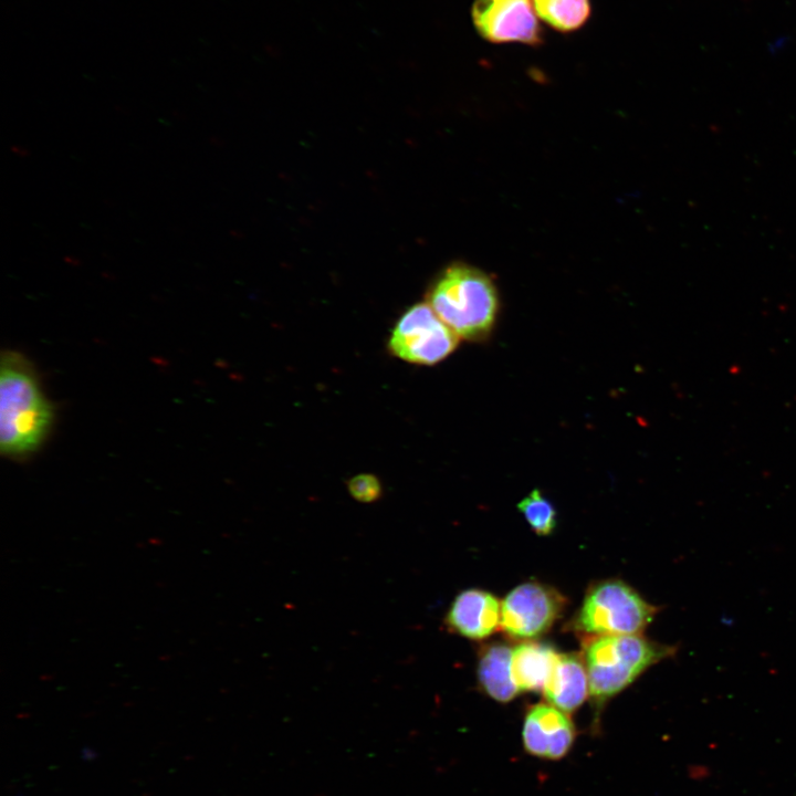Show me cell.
Wrapping results in <instances>:
<instances>
[{
    "label": "cell",
    "instance_id": "obj_7",
    "mask_svg": "<svg viewBox=\"0 0 796 796\" xmlns=\"http://www.w3.org/2000/svg\"><path fill=\"white\" fill-rule=\"evenodd\" d=\"M471 18L479 35L490 43L537 46L544 41L532 0H474Z\"/></svg>",
    "mask_w": 796,
    "mask_h": 796
},
{
    "label": "cell",
    "instance_id": "obj_15",
    "mask_svg": "<svg viewBox=\"0 0 796 796\" xmlns=\"http://www.w3.org/2000/svg\"><path fill=\"white\" fill-rule=\"evenodd\" d=\"M349 494L358 502L373 503L381 496V483L377 476L368 473L353 476L347 482Z\"/></svg>",
    "mask_w": 796,
    "mask_h": 796
},
{
    "label": "cell",
    "instance_id": "obj_10",
    "mask_svg": "<svg viewBox=\"0 0 796 796\" xmlns=\"http://www.w3.org/2000/svg\"><path fill=\"white\" fill-rule=\"evenodd\" d=\"M546 701L572 713L589 694L588 674L584 657L578 653H559L543 690Z\"/></svg>",
    "mask_w": 796,
    "mask_h": 796
},
{
    "label": "cell",
    "instance_id": "obj_9",
    "mask_svg": "<svg viewBox=\"0 0 796 796\" xmlns=\"http://www.w3.org/2000/svg\"><path fill=\"white\" fill-rule=\"evenodd\" d=\"M443 622L455 635L482 640L501 628V604L486 590L469 588L454 597Z\"/></svg>",
    "mask_w": 796,
    "mask_h": 796
},
{
    "label": "cell",
    "instance_id": "obj_11",
    "mask_svg": "<svg viewBox=\"0 0 796 796\" xmlns=\"http://www.w3.org/2000/svg\"><path fill=\"white\" fill-rule=\"evenodd\" d=\"M512 651L507 645L494 642L484 646L479 653V684L499 702H509L520 692L512 677Z\"/></svg>",
    "mask_w": 796,
    "mask_h": 796
},
{
    "label": "cell",
    "instance_id": "obj_14",
    "mask_svg": "<svg viewBox=\"0 0 796 796\" xmlns=\"http://www.w3.org/2000/svg\"><path fill=\"white\" fill-rule=\"evenodd\" d=\"M517 507L537 535L546 536L554 531L556 511L540 490L532 491Z\"/></svg>",
    "mask_w": 796,
    "mask_h": 796
},
{
    "label": "cell",
    "instance_id": "obj_12",
    "mask_svg": "<svg viewBox=\"0 0 796 796\" xmlns=\"http://www.w3.org/2000/svg\"><path fill=\"white\" fill-rule=\"evenodd\" d=\"M559 653L549 645L525 641L512 651V677L520 691H543Z\"/></svg>",
    "mask_w": 796,
    "mask_h": 796
},
{
    "label": "cell",
    "instance_id": "obj_8",
    "mask_svg": "<svg viewBox=\"0 0 796 796\" xmlns=\"http://www.w3.org/2000/svg\"><path fill=\"white\" fill-rule=\"evenodd\" d=\"M522 739L525 751L531 755L559 760L573 746L575 727L566 712L549 703H538L525 715Z\"/></svg>",
    "mask_w": 796,
    "mask_h": 796
},
{
    "label": "cell",
    "instance_id": "obj_1",
    "mask_svg": "<svg viewBox=\"0 0 796 796\" xmlns=\"http://www.w3.org/2000/svg\"><path fill=\"white\" fill-rule=\"evenodd\" d=\"M53 417L31 364L21 353L4 352L0 368L2 453L21 458L34 452L48 436Z\"/></svg>",
    "mask_w": 796,
    "mask_h": 796
},
{
    "label": "cell",
    "instance_id": "obj_2",
    "mask_svg": "<svg viewBox=\"0 0 796 796\" xmlns=\"http://www.w3.org/2000/svg\"><path fill=\"white\" fill-rule=\"evenodd\" d=\"M460 337L484 339L495 323L499 300L492 281L465 264L448 266L434 281L427 302Z\"/></svg>",
    "mask_w": 796,
    "mask_h": 796
},
{
    "label": "cell",
    "instance_id": "obj_6",
    "mask_svg": "<svg viewBox=\"0 0 796 796\" xmlns=\"http://www.w3.org/2000/svg\"><path fill=\"white\" fill-rule=\"evenodd\" d=\"M565 605V597L555 588L536 582L523 583L501 604V628L514 639L537 638L553 627Z\"/></svg>",
    "mask_w": 796,
    "mask_h": 796
},
{
    "label": "cell",
    "instance_id": "obj_13",
    "mask_svg": "<svg viewBox=\"0 0 796 796\" xmlns=\"http://www.w3.org/2000/svg\"><path fill=\"white\" fill-rule=\"evenodd\" d=\"M532 3L540 20L563 33L580 29L591 14L590 0H532Z\"/></svg>",
    "mask_w": 796,
    "mask_h": 796
},
{
    "label": "cell",
    "instance_id": "obj_5",
    "mask_svg": "<svg viewBox=\"0 0 796 796\" xmlns=\"http://www.w3.org/2000/svg\"><path fill=\"white\" fill-rule=\"evenodd\" d=\"M459 336L428 303L409 307L396 323L388 347L392 355L412 364L434 365L458 346Z\"/></svg>",
    "mask_w": 796,
    "mask_h": 796
},
{
    "label": "cell",
    "instance_id": "obj_3",
    "mask_svg": "<svg viewBox=\"0 0 796 796\" xmlns=\"http://www.w3.org/2000/svg\"><path fill=\"white\" fill-rule=\"evenodd\" d=\"M677 648L641 635H612L586 638L584 661L589 695L601 705L653 664L674 656Z\"/></svg>",
    "mask_w": 796,
    "mask_h": 796
},
{
    "label": "cell",
    "instance_id": "obj_4",
    "mask_svg": "<svg viewBox=\"0 0 796 796\" xmlns=\"http://www.w3.org/2000/svg\"><path fill=\"white\" fill-rule=\"evenodd\" d=\"M659 608L648 603L620 579L593 584L572 620V629L586 638L612 635H640L654 619Z\"/></svg>",
    "mask_w": 796,
    "mask_h": 796
}]
</instances>
